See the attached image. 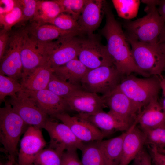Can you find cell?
Wrapping results in <instances>:
<instances>
[{
	"instance_id": "60d3db41",
	"label": "cell",
	"mask_w": 165,
	"mask_h": 165,
	"mask_svg": "<svg viewBox=\"0 0 165 165\" xmlns=\"http://www.w3.org/2000/svg\"><path fill=\"white\" fill-rule=\"evenodd\" d=\"M17 2V0H0V15L11 11L16 6Z\"/></svg>"
},
{
	"instance_id": "603a6c76",
	"label": "cell",
	"mask_w": 165,
	"mask_h": 165,
	"mask_svg": "<svg viewBox=\"0 0 165 165\" xmlns=\"http://www.w3.org/2000/svg\"><path fill=\"white\" fill-rule=\"evenodd\" d=\"M53 69V73L60 79L71 84L80 86L82 79L89 70L78 58Z\"/></svg>"
},
{
	"instance_id": "8992f818",
	"label": "cell",
	"mask_w": 165,
	"mask_h": 165,
	"mask_svg": "<svg viewBox=\"0 0 165 165\" xmlns=\"http://www.w3.org/2000/svg\"><path fill=\"white\" fill-rule=\"evenodd\" d=\"M124 77L114 65H104L89 70L80 85L83 90L104 95L115 89Z\"/></svg>"
},
{
	"instance_id": "8d00e7d4",
	"label": "cell",
	"mask_w": 165,
	"mask_h": 165,
	"mask_svg": "<svg viewBox=\"0 0 165 165\" xmlns=\"http://www.w3.org/2000/svg\"><path fill=\"white\" fill-rule=\"evenodd\" d=\"M76 149L65 151L62 157V165H83L79 157Z\"/></svg>"
},
{
	"instance_id": "52a82bcc",
	"label": "cell",
	"mask_w": 165,
	"mask_h": 165,
	"mask_svg": "<svg viewBox=\"0 0 165 165\" xmlns=\"http://www.w3.org/2000/svg\"><path fill=\"white\" fill-rule=\"evenodd\" d=\"M71 34L46 43V64L53 69L77 58L82 39Z\"/></svg>"
},
{
	"instance_id": "7dc6e473",
	"label": "cell",
	"mask_w": 165,
	"mask_h": 165,
	"mask_svg": "<svg viewBox=\"0 0 165 165\" xmlns=\"http://www.w3.org/2000/svg\"><path fill=\"white\" fill-rule=\"evenodd\" d=\"M15 165H20L17 163L16 162Z\"/></svg>"
},
{
	"instance_id": "b9f144b4",
	"label": "cell",
	"mask_w": 165,
	"mask_h": 165,
	"mask_svg": "<svg viewBox=\"0 0 165 165\" xmlns=\"http://www.w3.org/2000/svg\"><path fill=\"white\" fill-rule=\"evenodd\" d=\"M157 44L163 53L165 54V24L159 36Z\"/></svg>"
},
{
	"instance_id": "f6af8a7d",
	"label": "cell",
	"mask_w": 165,
	"mask_h": 165,
	"mask_svg": "<svg viewBox=\"0 0 165 165\" xmlns=\"http://www.w3.org/2000/svg\"><path fill=\"white\" fill-rule=\"evenodd\" d=\"M16 163V162L9 159V160L6 163L1 162L0 165H15Z\"/></svg>"
},
{
	"instance_id": "1f68e13d",
	"label": "cell",
	"mask_w": 165,
	"mask_h": 165,
	"mask_svg": "<svg viewBox=\"0 0 165 165\" xmlns=\"http://www.w3.org/2000/svg\"><path fill=\"white\" fill-rule=\"evenodd\" d=\"M14 9L7 13L0 15V26L2 29L9 32L12 28L19 24L22 18V12L18 0Z\"/></svg>"
},
{
	"instance_id": "74e56055",
	"label": "cell",
	"mask_w": 165,
	"mask_h": 165,
	"mask_svg": "<svg viewBox=\"0 0 165 165\" xmlns=\"http://www.w3.org/2000/svg\"><path fill=\"white\" fill-rule=\"evenodd\" d=\"M152 156L144 148L133 160L132 165H152Z\"/></svg>"
},
{
	"instance_id": "e0dca14e",
	"label": "cell",
	"mask_w": 165,
	"mask_h": 165,
	"mask_svg": "<svg viewBox=\"0 0 165 165\" xmlns=\"http://www.w3.org/2000/svg\"><path fill=\"white\" fill-rule=\"evenodd\" d=\"M106 3L104 0H87L77 20L81 34L93 35L101 23Z\"/></svg>"
},
{
	"instance_id": "5b68a950",
	"label": "cell",
	"mask_w": 165,
	"mask_h": 165,
	"mask_svg": "<svg viewBox=\"0 0 165 165\" xmlns=\"http://www.w3.org/2000/svg\"><path fill=\"white\" fill-rule=\"evenodd\" d=\"M128 41L137 67L150 76H160L162 75L165 65V54L157 44H147Z\"/></svg>"
},
{
	"instance_id": "d6986e66",
	"label": "cell",
	"mask_w": 165,
	"mask_h": 165,
	"mask_svg": "<svg viewBox=\"0 0 165 165\" xmlns=\"http://www.w3.org/2000/svg\"><path fill=\"white\" fill-rule=\"evenodd\" d=\"M25 90L36 101L41 109L51 118L58 114L66 112L69 110L65 99L47 89L37 91Z\"/></svg>"
},
{
	"instance_id": "3957f363",
	"label": "cell",
	"mask_w": 165,
	"mask_h": 165,
	"mask_svg": "<svg viewBox=\"0 0 165 165\" xmlns=\"http://www.w3.org/2000/svg\"><path fill=\"white\" fill-rule=\"evenodd\" d=\"M147 14L124 25L128 40L147 44H156L165 23L160 16L156 6L146 5Z\"/></svg>"
},
{
	"instance_id": "277c9868",
	"label": "cell",
	"mask_w": 165,
	"mask_h": 165,
	"mask_svg": "<svg viewBox=\"0 0 165 165\" xmlns=\"http://www.w3.org/2000/svg\"><path fill=\"white\" fill-rule=\"evenodd\" d=\"M118 87L131 100L138 114L152 100L158 98L161 89L159 76L139 78L131 74L123 77Z\"/></svg>"
},
{
	"instance_id": "83f0119b",
	"label": "cell",
	"mask_w": 165,
	"mask_h": 165,
	"mask_svg": "<svg viewBox=\"0 0 165 165\" xmlns=\"http://www.w3.org/2000/svg\"><path fill=\"white\" fill-rule=\"evenodd\" d=\"M46 89L64 99L75 92L82 90L81 86L73 85L63 80L53 73Z\"/></svg>"
},
{
	"instance_id": "836d02e7",
	"label": "cell",
	"mask_w": 165,
	"mask_h": 165,
	"mask_svg": "<svg viewBox=\"0 0 165 165\" xmlns=\"http://www.w3.org/2000/svg\"><path fill=\"white\" fill-rule=\"evenodd\" d=\"M142 130L145 135L146 144L157 148H165V128Z\"/></svg>"
},
{
	"instance_id": "2e32d148",
	"label": "cell",
	"mask_w": 165,
	"mask_h": 165,
	"mask_svg": "<svg viewBox=\"0 0 165 165\" xmlns=\"http://www.w3.org/2000/svg\"><path fill=\"white\" fill-rule=\"evenodd\" d=\"M65 99L69 110L76 112V115L85 118L103 110L106 107L97 94L83 90L75 92Z\"/></svg>"
},
{
	"instance_id": "9c48e42d",
	"label": "cell",
	"mask_w": 165,
	"mask_h": 165,
	"mask_svg": "<svg viewBox=\"0 0 165 165\" xmlns=\"http://www.w3.org/2000/svg\"><path fill=\"white\" fill-rule=\"evenodd\" d=\"M46 43L38 41L31 37L25 29L20 52L22 65L21 81L25 79L37 67L46 64Z\"/></svg>"
},
{
	"instance_id": "d4e9b609",
	"label": "cell",
	"mask_w": 165,
	"mask_h": 165,
	"mask_svg": "<svg viewBox=\"0 0 165 165\" xmlns=\"http://www.w3.org/2000/svg\"><path fill=\"white\" fill-rule=\"evenodd\" d=\"M127 131L115 137L99 141L100 146L105 165H119Z\"/></svg>"
},
{
	"instance_id": "cb8c5ba5",
	"label": "cell",
	"mask_w": 165,
	"mask_h": 165,
	"mask_svg": "<svg viewBox=\"0 0 165 165\" xmlns=\"http://www.w3.org/2000/svg\"><path fill=\"white\" fill-rule=\"evenodd\" d=\"M53 72V69L46 64L33 70L20 82L24 89L37 91L46 89Z\"/></svg>"
},
{
	"instance_id": "f1b7e54d",
	"label": "cell",
	"mask_w": 165,
	"mask_h": 165,
	"mask_svg": "<svg viewBox=\"0 0 165 165\" xmlns=\"http://www.w3.org/2000/svg\"><path fill=\"white\" fill-rule=\"evenodd\" d=\"M112 2L118 16L129 20L135 17L139 9L138 0H112Z\"/></svg>"
},
{
	"instance_id": "c3c4849f",
	"label": "cell",
	"mask_w": 165,
	"mask_h": 165,
	"mask_svg": "<svg viewBox=\"0 0 165 165\" xmlns=\"http://www.w3.org/2000/svg\"><path fill=\"white\" fill-rule=\"evenodd\" d=\"M163 71H164L165 72V67H164V68Z\"/></svg>"
},
{
	"instance_id": "7a4b0ae2",
	"label": "cell",
	"mask_w": 165,
	"mask_h": 165,
	"mask_svg": "<svg viewBox=\"0 0 165 165\" xmlns=\"http://www.w3.org/2000/svg\"><path fill=\"white\" fill-rule=\"evenodd\" d=\"M0 108V141L2 149L9 159L16 162L20 136L30 126L26 123L14 110L9 101Z\"/></svg>"
},
{
	"instance_id": "9a60e30c",
	"label": "cell",
	"mask_w": 165,
	"mask_h": 165,
	"mask_svg": "<svg viewBox=\"0 0 165 165\" xmlns=\"http://www.w3.org/2000/svg\"><path fill=\"white\" fill-rule=\"evenodd\" d=\"M53 118L68 126L77 138L83 143L101 141L105 137L101 131L87 119L76 115L71 116L64 112Z\"/></svg>"
},
{
	"instance_id": "7402d4cb",
	"label": "cell",
	"mask_w": 165,
	"mask_h": 165,
	"mask_svg": "<svg viewBox=\"0 0 165 165\" xmlns=\"http://www.w3.org/2000/svg\"><path fill=\"white\" fill-rule=\"evenodd\" d=\"M87 119L99 129L105 137L116 131H125L131 125L118 119L108 112H98Z\"/></svg>"
},
{
	"instance_id": "ee69618b",
	"label": "cell",
	"mask_w": 165,
	"mask_h": 165,
	"mask_svg": "<svg viewBox=\"0 0 165 165\" xmlns=\"http://www.w3.org/2000/svg\"><path fill=\"white\" fill-rule=\"evenodd\" d=\"M158 6V13L165 23V0H160Z\"/></svg>"
},
{
	"instance_id": "30bf717a",
	"label": "cell",
	"mask_w": 165,
	"mask_h": 165,
	"mask_svg": "<svg viewBox=\"0 0 165 165\" xmlns=\"http://www.w3.org/2000/svg\"><path fill=\"white\" fill-rule=\"evenodd\" d=\"M23 34V29L10 35L5 52L0 60V74L17 80L22 77L20 52Z\"/></svg>"
},
{
	"instance_id": "4fadbf2b",
	"label": "cell",
	"mask_w": 165,
	"mask_h": 165,
	"mask_svg": "<svg viewBox=\"0 0 165 165\" xmlns=\"http://www.w3.org/2000/svg\"><path fill=\"white\" fill-rule=\"evenodd\" d=\"M46 144L41 129L29 126L20 141L17 163L20 165H34L36 158Z\"/></svg>"
},
{
	"instance_id": "4316f807",
	"label": "cell",
	"mask_w": 165,
	"mask_h": 165,
	"mask_svg": "<svg viewBox=\"0 0 165 165\" xmlns=\"http://www.w3.org/2000/svg\"><path fill=\"white\" fill-rule=\"evenodd\" d=\"M99 141L83 143L80 150L83 165H105Z\"/></svg>"
},
{
	"instance_id": "ac0fdd59",
	"label": "cell",
	"mask_w": 165,
	"mask_h": 165,
	"mask_svg": "<svg viewBox=\"0 0 165 165\" xmlns=\"http://www.w3.org/2000/svg\"><path fill=\"white\" fill-rule=\"evenodd\" d=\"M136 119L127 130L123 146L119 165H128L144 148L146 144L144 133L137 126Z\"/></svg>"
},
{
	"instance_id": "ffe728a7",
	"label": "cell",
	"mask_w": 165,
	"mask_h": 165,
	"mask_svg": "<svg viewBox=\"0 0 165 165\" xmlns=\"http://www.w3.org/2000/svg\"><path fill=\"white\" fill-rule=\"evenodd\" d=\"M142 109L137 117L141 130L165 128V114L158 98L152 100Z\"/></svg>"
},
{
	"instance_id": "484cf974",
	"label": "cell",
	"mask_w": 165,
	"mask_h": 165,
	"mask_svg": "<svg viewBox=\"0 0 165 165\" xmlns=\"http://www.w3.org/2000/svg\"><path fill=\"white\" fill-rule=\"evenodd\" d=\"M64 12L63 7L57 0H37L35 13L32 21L48 23Z\"/></svg>"
},
{
	"instance_id": "d6a6232c",
	"label": "cell",
	"mask_w": 165,
	"mask_h": 165,
	"mask_svg": "<svg viewBox=\"0 0 165 165\" xmlns=\"http://www.w3.org/2000/svg\"><path fill=\"white\" fill-rule=\"evenodd\" d=\"M47 24L53 25L64 31H77L81 34L77 21L65 13H61Z\"/></svg>"
},
{
	"instance_id": "f35d334b",
	"label": "cell",
	"mask_w": 165,
	"mask_h": 165,
	"mask_svg": "<svg viewBox=\"0 0 165 165\" xmlns=\"http://www.w3.org/2000/svg\"><path fill=\"white\" fill-rule=\"evenodd\" d=\"M149 146V152L155 165H165V154L160 152L155 146Z\"/></svg>"
},
{
	"instance_id": "4dcf8cb0",
	"label": "cell",
	"mask_w": 165,
	"mask_h": 165,
	"mask_svg": "<svg viewBox=\"0 0 165 165\" xmlns=\"http://www.w3.org/2000/svg\"><path fill=\"white\" fill-rule=\"evenodd\" d=\"M64 152L49 147L44 148L36 158L34 165H62Z\"/></svg>"
},
{
	"instance_id": "8fae6325",
	"label": "cell",
	"mask_w": 165,
	"mask_h": 165,
	"mask_svg": "<svg viewBox=\"0 0 165 165\" xmlns=\"http://www.w3.org/2000/svg\"><path fill=\"white\" fill-rule=\"evenodd\" d=\"M89 37L82 39L78 59L89 70L113 65L106 46L93 37V35Z\"/></svg>"
},
{
	"instance_id": "d590c367",
	"label": "cell",
	"mask_w": 165,
	"mask_h": 165,
	"mask_svg": "<svg viewBox=\"0 0 165 165\" xmlns=\"http://www.w3.org/2000/svg\"><path fill=\"white\" fill-rule=\"evenodd\" d=\"M22 12V18L19 24H23L33 19L35 12L37 0H18Z\"/></svg>"
},
{
	"instance_id": "44dd1931",
	"label": "cell",
	"mask_w": 165,
	"mask_h": 165,
	"mask_svg": "<svg viewBox=\"0 0 165 165\" xmlns=\"http://www.w3.org/2000/svg\"><path fill=\"white\" fill-rule=\"evenodd\" d=\"M24 29L31 37L43 43L50 42L70 35H81L78 32L64 31L50 24L35 21H32Z\"/></svg>"
},
{
	"instance_id": "e575fe53",
	"label": "cell",
	"mask_w": 165,
	"mask_h": 165,
	"mask_svg": "<svg viewBox=\"0 0 165 165\" xmlns=\"http://www.w3.org/2000/svg\"><path fill=\"white\" fill-rule=\"evenodd\" d=\"M63 7L64 12L77 21L87 0H57Z\"/></svg>"
},
{
	"instance_id": "bcb514c9",
	"label": "cell",
	"mask_w": 165,
	"mask_h": 165,
	"mask_svg": "<svg viewBox=\"0 0 165 165\" xmlns=\"http://www.w3.org/2000/svg\"><path fill=\"white\" fill-rule=\"evenodd\" d=\"M160 152L165 154V148H157Z\"/></svg>"
},
{
	"instance_id": "f546056e",
	"label": "cell",
	"mask_w": 165,
	"mask_h": 165,
	"mask_svg": "<svg viewBox=\"0 0 165 165\" xmlns=\"http://www.w3.org/2000/svg\"><path fill=\"white\" fill-rule=\"evenodd\" d=\"M24 89L18 80L0 74V102L5 101L6 96H14Z\"/></svg>"
},
{
	"instance_id": "7bdbcfd3",
	"label": "cell",
	"mask_w": 165,
	"mask_h": 165,
	"mask_svg": "<svg viewBox=\"0 0 165 165\" xmlns=\"http://www.w3.org/2000/svg\"><path fill=\"white\" fill-rule=\"evenodd\" d=\"M160 84L161 89L162 90L161 103H160L165 114V77L162 75L159 76Z\"/></svg>"
},
{
	"instance_id": "ba28073f",
	"label": "cell",
	"mask_w": 165,
	"mask_h": 165,
	"mask_svg": "<svg viewBox=\"0 0 165 165\" xmlns=\"http://www.w3.org/2000/svg\"><path fill=\"white\" fill-rule=\"evenodd\" d=\"M8 101L25 123L30 126L42 129L50 118L24 89L10 97Z\"/></svg>"
},
{
	"instance_id": "7c38bea8",
	"label": "cell",
	"mask_w": 165,
	"mask_h": 165,
	"mask_svg": "<svg viewBox=\"0 0 165 165\" xmlns=\"http://www.w3.org/2000/svg\"><path fill=\"white\" fill-rule=\"evenodd\" d=\"M101 98L109 108L108 112L120 121L132 125L136 119L138 112L130 99L118 86Z\"/></svg>"
},
{
	"instance_id": "5bb4252c",
	"label": "cell",
	"mask_w": 165,
	"mask_h": 165,
	"mask_svg": "<svg viewBox=\"0 0 165 165\" xmlns=\"http://www.w3.org/2000/svg\"><path fill=\"white\" fill-rule=\"evenodd\" d=\"M43 128L50 136V148L64 152L73 149L80 150L82 147L83 143L77 139L68 126L63 123H58L50 117Z\"/></svg>"
},
{
	"instance_id": "ab89813d",
	"label": "cell",
	"mask_w": 165,
	"mask_h": 165,
	"mask_svg": "<svg viewBox=\"0 0 165 165\" xmlns=\"http://www.w3.org/2000/svg\"><path fill=\"white\" fill-rule=\"evenodd\" d=\"M10 35L9 32L2 29L0 32V60L5 52Z\"/></svg>"
},
{
	"instance_id": "6da1fadb",
	"label": "cell",
	"mask_w": 165,
	"mask_h": 165,
	"mask_svg": "<svg viewBox=\"0 0 165 165\" xmlns=\"http://www.w3.org/2000/svg\"><path fill=\"white\" fill-rule=\"evenodd\" d=\"M105 14L106 22L101 30V33L106 40L108 53L119 73L123 77L133 73L144 77L150 76L141 70L136 65L125 33L107 3Z\"/></svg>"
}]
</instances>
